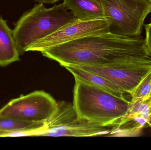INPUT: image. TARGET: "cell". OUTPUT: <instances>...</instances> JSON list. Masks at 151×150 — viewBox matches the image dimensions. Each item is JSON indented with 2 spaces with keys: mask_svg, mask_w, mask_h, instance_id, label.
<instances>
[{
  "mask_svg": "<svg viewBox=\"0 0 151 150\" xmlns=\"http://www.w3.org/2000/svg\"><path fill=\"white\" fill-rule=\"evenodd\" d=\"M42 54L63 67H108L151 58L145 38L126 37L110 32L92 34L48 48Z\"/></svg>",
  "mask_w": 151,
  "mask_h": 150,
  "instance_id": "6da1fadb",
  "label": "cell"
},
{
  "mask_svg": "<svg viewBox=\"0 0 151 150\" xmlns=\"http://www.w3.org/2000/svg\"><path fill=\"white\" fill-rule=\"evenodd\" d=\"M73 108L78 119L103 127H113L127 114L130 101L76 77Z\"/></svg>",
  "mask_w": 151,
  "mask_h": 150,
  "instance_id": "7a4b0ae2",
  "label": "cell"
},
{
  "mask_svg": "<svg viewBox=\"0 0 151 150\" xmlns=\"http://www.w3.org/2000/svg\"><path fill=\"white\" fill-rule=\"evenodd\" d=\"M39 3L26 11L18 20L12 30L19 55L26 52L28 47L74 22L72 12H68L63 4L46 8Z\"/></svg>",
  "mask_w": 151,
  "mask_h": 150,
  "instance_id": "3957f363",
  "label": "cell"
},
{
  "mask_svg": "<svg viewBox=\"0 0 151 150\" xmlns=\"http://www.w3.org/2000/svg\"><path fill=\"white\" fill-rule=\"evenodd\" d=\"M105 16L111 22L109 32L126 37L141 35L144 22L151 12L148 0H101Z\"/></svg>",
  "mask_w": 151,
  "mask_h": 150,
  "instance_id": "277c9868",
  "label": "cell"
},
{
  "mask_svg": "<svg viewBox=\"0 0 151 150\" xmlns=\"http://www.w3.org/2000/svg\"><path fill=\"white\" fill-rule=\"evenodd\" d=\"M47 127L39 136L92 137L109 135L106 127L78 119L72 104L65 101L57 102L53 114L46 122Z\"/></svg>",
  "mask_w": 151,
  "mask_h": 150,
  "instance_id": "5b68a950",
  "label": "cell"
},
{
  "mask_svg": "<svg viewBox=\"0 0 151 150\" xmlns=\"http://www.w3.org/2000/svg\"><path fill=\"white\" fill-rule=\"evenodd\" d=\"M55 100L43 91H35L12 100L0 109V117L46 123L56 107Z\"/></svg>",
  "mask_w": 151,
  "mask_h": 150,
  "instance_id": "8992f818",
  "label": "cell"
},
{
  "mask_svg": "<svg viewBox=\"0 0 151 150\" xmlns=\"http://www.w3.org/2000/svg\"><path fill=\"white\" fill-rule=\"evenodd\" d=\"M110 24V20L106 17L84 20L76 19L73 23L32 44L27 48L26 52L41 53L50 48L79 38L109 32Z\"/></svg>",
  "mask_w": 151,
  "mask_h": 150,
  "instance_id": "52a82bcc",
  "label": "cell"
},
{
  "mask_svg": "<svg viewBox=\"0 0 151 150\" xmlns=\"http://www.w3.org/2000/svg\"><path fill=\"white\" fill-rule=\"evenodd\" d=\"M99 75L114 84L123 93L130 94L151 70V57L108 67L72 66Z\"/></svg>",
  "mask_w": 151,
  "mask_h": 150,
  "instance_id": "ba28073f",
  "label": "cell"
},
{
  "mask_svg": "<svg viewBox=\"0 0 151 150\" xmlns=\"http://www.w3.org/2000/svg\"><path fill=\"white\" fill-rule=\"evenodd\" d=\"M65 9L73 12L76 19H96L106 17L101 0H64Z\"/></svg>",
  "mask_w": 151,
  "mask_h": 150,
  "instance_id": "9c48e42d",
  "label": "cell"
},
{
  "mask_svg": "<svg viewBox=\"0 0 151 150\" xmlns=\"http://www.w3.org/2000/svg\"><path fill=\"white\" fill-rule=\"evenodd\" d=\"M19 54L12 31L6 21L0 18V66L5 67L19 61Z\"/></svg>",
  "mask_w": 151,
  "mask_h": 150,
  "instance_id": "30bf717a",
  "label": "cell"
},
{
  "mask_svg": "<svg viewBox=\"0 0 151 150\" xmlns=\"http://www.w3.org/2000/svg\"><path fill=\"white\" fill-rule=\"evenodd\" d=\"M74 77L85 81L91 84L105 90L111 94L122 99H126L122 92L115 85L108 79L92 72L72 66L64 67Z\"/></svg>",
  "mask_w": 151,
  "mask_h": 150,
  "instance_id": "8fae6325",
  "label": "cell"
},
{
  "mask_svg": "<svg viewBox=\"0 0 151 150\" xmlns=\"http://www.w3.org/2000/svg\"><path fill=\"white\" fill-rule=\"evenodd\" d=\"M125 117L142 118L146 121V127H151V87L143 97L130 100L129 110Z\"/></svg>",
  "mask_w": 151,
  "mask_h": 150,
  "instance_id": "7c38bea8",
  "label": "cell"
},
{
  "mask_svg": "<svg viewBox=\"0 0 151 150\" xmlns=\"http://www.w3.org/2000/svg\"><path fill=\"white\" fill-rule=\"evenodd\" d=\"M46 123L31 122L12 118L0 117V131L12 132L23 130H33L45 127Z\"/></svg>",
  "mask_w": 151,
  "mask_h": 150,
  "instance_id": "4fadbf2b",
  "label": "cell"
},
{
  "mask_svg": "<svg viewBox=\"0 0 151 150\" xmlns=\"http://www.w3.org/2000/svg\"><path fill=\"white\" fill-rule=\"evenodd\" d=\"M145 27L146 32L145 45L148 54L151 57V22L145 25Z\"/></svg>",
  "mask_w": 151,
  "mask_h": 150,
  "instance_id": "5bb4252c",
  "label": "cell"
},
{
  "mask_svg": "<svg viewBox=\"0 0 151 150\" xmlns=\"http://www.w3.org/2000/svg\"><path fill=\"white\" fill-rule=\"evenodd\" d=\"M60 1L61 0H35V1L37 2L47 4H53Z\"/></svg>",
  "mask_w": 151,
  "mask_h": 150,
  "instance_id": "9a60e30c",
  "label": "cell"
},
{
  "mask_svg": "<svg viewBox=\"0 0 151 150\" xmlns=\"http://www.w3.org/2000/svg\"><path fill=\"white\" fill-rule=\"evenodd\" d=\"M148 1H150L151 2V0H148Z\"/></svg>",
  "mask_w": 151,
  "mask_h": 150,
  "instance_id": "2e32d148",
  "label": "cell"
}]
</instances>
